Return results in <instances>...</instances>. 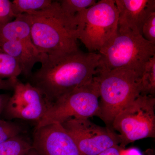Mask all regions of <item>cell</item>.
<instances>
[{
    "mask_svg": "<svg viewBox=\"0 0 155 155\" xmlns=\"http://www.w3.org/2000/svg\"><path fill=\"white\" fill-rule=\"evenodd\" d=\"M100 55L78 49L61 54L45 55L29 83L43 95L49 106L75 89L90 83L97 73Z\"/></svg>",
    "mask_w": 155,
    "mask_h": 155,
    "instance_id": "cell-1",
    "label": "cell"
},
{
    "mask_svg": "<svg viewBox=\"0 0 155 155\" xmlns=\"http://www.w3.org/2000/svg\"><path fill=\"white\" fill-rule=\"evenodd\" d=\"M28 15L31 39L41 54H61L79 49L75 17L63 12L59 1Z\"/></svg>",
    "mask_w": 155,
    "mask_h": 155,
    "instance_id": "cell-2",
    "label": "cell"
},
{
    "mask_svg": "<svg viewBox=\"0 0 155 155\" xmlns=\"http://www.w3.org/2000/svg\"><path fill=\"white\" fill-rule=\"evenodd\" d=\"M97 52V70L129 69L141 76L147 62L155 56V44L141 35L118 28Z\"/></svg>",
    "mask_w": 155,
    "mask_h": 155,
    "instance_id": "cell-3",
    "label": "cell"
},
{
    "mask_svg": "<svg viewBox=\"0 0 155 155\" xmlns=\"http://www.w3.org/2000/svg\"><path fill=\"white\" fill-rule=\"evenodd\" d=\"M94 78L100 93L98 117L112 128L119 111L141 92V75L134 70L119 69L97 70Z\"/></svg>",
    "mask_w": 155,
    "mask_h": 155,
    "instance_id": "cell-4",
    "label": "cell"
},
{
    "mask_svg": "<svg viewBox=\"0 0 155 155\" xmlns=\"http://www.w3.org/2000/svg\"><path fill=\"white\" fill-rule=\"evenodd\" d=\"M78 40L88 52L98 51L119 27L115 0H101L75 16Z\"/></svg>",
    "mask_w": 155,
    "mask_h": 155,
    "instance_id": "cell-5",
    "label": "cell"
},
{
    "mask_svg": "<svg viewBox=\"0 0 155 155\" xmlns=\"http://www.w3.org/2000/svg\"><path fill=\"white\" fill-rule=\"evenodd\" d=\"M154 96L138 95L117 114L112 128L119 134L120 146L155 136Z\"/></svg>",
    "mask_w": 155,
    "mask_h": 155,
    "instance_id": "cell-6",
    "label": "cell"
},
{
    "mask_svg": "<svg viewBox=\"0 0 155 155\" xmlns=\"http://www.w3.org/2000/svg\"><path fill=\"white\" fill-rule=\"evenodd\" d=\"M99 98L98 86L94 78L90 83L67 93L51 104L35 128L62 124L70 118L98 117Z\"/></svg>",
    "mask_w": 155,
    "mask_h": 155,
    "instance_id": "cell-7",
    "label": "cell"
},
{
    "mask_svg": "<svg viewBox=\"0 0 155 155\" xmlns=\"http://www.w3.org/2000/svg\"><path fill=\"white\" fill-rule=\"evenodd\" d=\"M61 124L75 142L80 155H97L121 143L112 128L97 125L89 118H70Z\"/></svg>",
    "mask_w": 155,
    "mask_h": 155,
    "instance_id": "cell-8",
    "label": "cell"
},
{
    "mask_svg": "<svg viewBox=\"0 0 155 155\" xmlns=\"http://www.w3.org/2000/svg\"><path fill=\"white\" fill-rule=\"evenodd\" d=\"M4 111L10 119H18L38 122L49 106L43 95L29 82L17 80Z\"/></svg>",
    "mask_w": 155,
    "mask_h": 155,
    "instance_id": "cell-9",
    "label": "cell"
},
{
    "mask_svg": "<svg viewBox=\"0 0 155 155\" xmlns=\"http://www.w3.org/2000/svg\"><path fill=\"white\" fill-rule=\"evenodd\" d=\"M32 146L39 155H80L75 142L60 123L35 128Z\"/></svg>",
    "mask_w": 155,
    "mask_h": 155,
    "instance_id": "cell-10",
    "label": "cell"
},
{
    "mask_svg": "<svg viewBox=\"0 0 155 155\" xmlns=\"http://www.w3.org/2000/svg\"><path fill=\"white\" fill-rule=\"evenodd\" d=\"M119 13V27L141 35L146 20L155 12V0H115Z\"/></svg>",
    "mask_w": 155,
    "mask_h": 155,
    "instance_id": "cell-11",
    "label": "cell"
},
{
    "mask_svg": "<svg viewBox=\"0 0 155 155\" xmlns=\"http://www.w3.org/2000/svg\"><path fill=\"white\" fill-rule=\"evenodd\" d=\"M6 41L19 42L35 54L45 55L40 54L33 44L31 34L30 18L28 14L19 15L0 27V41Z\"/></svg>",
    "mask_w": 155,
    "mask_h": 155,
    "instance_id": "cell-12",
    "label": "cell"
},
{
    "mask_svg": "<svg viewBox=\"0 0 155 155\" xmlns=\"http://www.w3.org/2000/svg\"><path fill=\"white\" fill-rule=\"evenodd\" d=\"M0 48L12 57L20 67L22 74L29 78L36 63H41L45 56H39L31 52L25 45L15 41H0Z\"/></svg>",
    "mask_w": 155,
    "mask_h": 155,
    "instance_id": "cell-13",
    "label": "cell"
},
{
    "mask_svg": "<svg viewBox=\"0 0 155 155\" xmlns=\"http://www.w3.org/2000/svg\"><path fill=\"white\" fill-rule=\"evenodd\" d=\"M32 143L20 134L0 143V155H26Z\"/></svg>",
    "mask_w": 155,
    "mask_h": 155,
    "instance_id": "cell-14",
    "label": "cell"
},
{
    "mask_svg": "<svg viewBox=\"0 0 155 155\" xmlns=\"http://www.w3.org/2000/svg\"><path fill=\"white\" fill-rule=\"evenodd\" d=\"M51 0H14L12 7L15 18L22 14H32L47 8L51 4Z\"/></svg>",
    "mask_w": 155,
    "mask_h": 155,
    "instance_id": "cell-15",
    "label": "cell"
},
{
    "mask_svg": "<svg viewBox=\"0 0 155 155\" xmlns=\"http://www.w3.org/2000/svg\"><path fill=\"white\" fill-rule=\"evenodd\" d=\"M155 56L150 58L145 65L141 76L140 94L154 96Z\"/></svg>",
    "mask_w": 155,
    "mask_h": 155,
    "instance_id": "cell-16",
    "label": "cell"
},
{
    "mask_svg": "<svg viewBox=\"0 0 155 155\" xmlns=\"http://www.w3.org/2000/svg\"><path fill=\"white\" fill-rule=\"evenodd\" d=\"M21 74L17 61L0 48V78L17 79Z\"/></svg>",
    "mask_w": 155,
    "mask_h": 155,
    "instance_id": "cell-17",
    "label": "cell"
},
{
    "mask_svg": "<svg viewBox=\"0 0 155 155\" xmlns=\"http://www.w3.org/2000/svg\"><path fill=\"white\" fill-rule=\"evenodd\" d=\"M63 12L68 16L75 18V15L90 8L97 3L96 0H62L58 1Z\"/></svg>",
    "mask_w": 155,
    "mask_h": 155,
    "instance_id": "cell-18",
    "label": "cell"
},
{
    "mask_svg": "<svg viewBox=\"0 0 155 155\" xmlns=\"http://www.w3.org/2000/svg\"><path fill=\"white\" fill-rule=\"evenodd\" d=\"M22 130L21 127L16 123L0 119V143L20 134Z\"/></svg>",
    "mask_w": 155,
    "mask_h": 155,
    "instance_id": "cell-19",
    "label": "cell"
},
{
    "mask_svg": "<svg viewBox=\"0 0 155 155\" xmlns=\"http://www.w3.org/2000/svg\"><path fill=\"white\" fill-rule=\"evenodd\" d=\"M12 2L0 0V27L15 19Z\"/></svg>",
    "mask_w": 155,
    "mask_h": 155,
    "instance_id": "cell-20",
    "label": "cell"
},
{
    "mask_svg": "<svg viewBox=\"0 0 155 155\" xmlns=\"http://www.w3.org/2000/svg\"><path fill=\"white\" fill-rule=\"evenodd\" d=\"M141 35L146 40L155 44V12L146 20L142 28Z\"/></svg>",
    "mask_w": 155,
    "mask_h": 155,
    "instance_id": "cell-21",
    "label": "cell"
},
{
    "mask_svg": "<svg viewBox=\"0 0 155 155\" xmlns=\"http://www.w3.org/2000/svg\"><path fill=\"white\" fill-rule=\"evenodd\" d=\"M17 80L18 79H3L0 78V90H13Z\"/></svg>",
    "mask_w": 155,
    "mask_h": 155,
    "instance_id": "cell-22",
    "label": "cell"
},
{
    "mask_svg": "<svg viewBox=\"0 0 155 155\" xmlns=\"http://www.w3.org/2000/svg\"><path fill=\"white\" fill-rule=\"evenodd\" d=\"M122 148H124L117 145L111 147L97 155H120V151Z\"/></svg>",
    "mask_w": 155,
    "mask_h": 155,
    "instance_id": "cell-23",
    "label": "cell"
},
{
    "mask_svg": "<svg viewBox=\"0 0 155 155\" xmlns=\"http://www.w3.org/2000/svg\"><path fill=\"white\" fill-rule=\"evenodd\" d=\"M120 155H143L140 151L136 148L125 149L122 148L120 151Z\"/></svg>",
    "mask_w": 155,
    "mask_h": 155,
    "instance_id": "cell-24",
    "label": "cell"
},
{
    "mask_svg": "<svg viewBox=\"0 0 155 155\" xmlns=\"http://www.w3.org/2000/svg\"><path fill=\"white\" fill-rule=\"evenodd\" d=\"M10 97L7 94H0V115L5 110Z\"/></svg>",
    "mask_w": 155,
    "mask_h": 155,
    "instance_id": "cell-25",
    "label": "cell"
},
{
    "mask_svg": "<svg viewBox=\"0 0 155 155\" xmlns=\"http://www.w3.org/2000/svg\"><path fill=\"white\" fill-rule=\"evenodd\" d=\"M26 155H39L37 152L33 147L31 149Z\"/></svg>",
    "mask_w": 155,
    "mask_h": 155,
    "instance_id": "cell-26",
    "label": "cell"
}]
</instances>
